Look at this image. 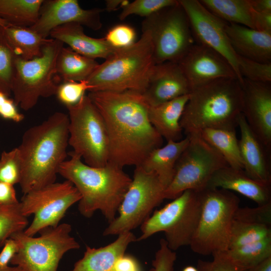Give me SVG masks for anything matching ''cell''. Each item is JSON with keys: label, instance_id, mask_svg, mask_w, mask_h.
<instances>
[{"label": "cell", "instance_id": "cell-1", "mask_svg": "<svg viewBox=\"0 0 271 271\" xmlns=\"http://www.w3.org/2000/svg\"><path fill=\"white\" fill-rule=\"evenodd\" d=\"M104 121L109 139V162L122 168L140 166L162 146L163 138L151 123L150 105L133 91L90 92L87 95Z\"/></svg>", "mask_w": 271, "mask_h": 271}, {"label": "cell", "instance_id": "cell-2", "mask_svg": "<svg viewBox=\"0 0 271 271\" xmlns=\"http://www.w3.org/2000/svg\"><path fill=\"white\" fill-rule=\"evenodd\" d=\"M68 125V114L56 112L23 134L17 148L22 165L19 184L24 194L55 182L67 155Z\"/></svg>", "mask_w": 271, "mask_h": 271}, {"label": "cell", "instance_id": "cell-3", "mask_svg": "<svg viewBox=\"0 0 271 271\" xmlns=\"http://www.w3.org/2000/svg\"><path fill=\"white\" fill-rule=\"evenodd\" d=\"M60 165L58 174L70 181L81 195L80 214L86 218L100 210L108 223L116 214L132 180L123 168L108 162L101 167L86 164L73 152Z\"/></svg>", "mask_w": 271, "mask_h": 271}, {"label": "cell", "instance_id": "cell-4", "mask_svg": "<svg viewBox=\"0 0 271 271\" xmlns=\"http://www.w3.org/2000/svg\"><path fill=\"white\" fill-rule=\"evenodd\" d=\"M242 88L236 78L215 80L193 89L180 125L186 136L208 128L235 129L242 113Z\"/></svg>", "mask_w": 271, "mask_h": 271}, {"label": "cell", "instance_id": "cell-5", "mask_svg": "<svg viewBox=\"0 0 271 271\" xmlns=\"http://www.w3.org/2000/svg\"><path fill=\"white\" fill-rule=\"evenodd\" d=\"M155 64L150 36L142 32L140 40L105 59L86 81L91 87L90 92L133 91L143 93Z\"/></svg>", "mask_w": 271, "mask_h": 271}, {"label": "cell", "instance_id": "cell-6", "mask_svg": "<svg viewBox=\"0 0 271 271\" xmlns=\"http://www.w3.org/2000/svg\"><path fill=\"white\" fill-rule=\"evenodd\" d=\"M198 192L201 209L191 248L201 255L226 251L240 199L233 192L220 188L207 187Z\"/></svg>", "mask_w": 271, "mask_h": 271}, {"label": "cell", "instance_id": "cell-7", "mask_svg": "<svg viewBox=\"0 0 271 271\" xmlns=\"http://www.w3.org/2000/svg\"><path fill=\"white\" fill-rule=\"evenodd\" d=\"M64 43L48 39L41 56L26 60L17 56L12 82V94L17 106L25 111L33 108L41 97L55 95L58 86L56 61Z\"/></svg>", "mask_w": 271, "mask_h": 271}, {"label": "cell", "instance_id": "cell-8", "mask_svg": "<svg viewBox=\"0 0 271 271\" xmlns=\"http://www.w3.org/2000/svg\"><path fill=\"white\" fill-rule=\"evenodd\" d=\"M201 209L198 191L187 190L159 210L155 211L141 225V235L137 241L145 240L163 232L168 247L175 251L190 245L197 228Z\"/></svg>", "mask_w": 271, "mask_h": 271}, {"label": "cell", "instance_id": "cell-9", "mask_svg": "<svg viewBox=\"0 0 271 271\" xmlns=\"http://www.w3.org/2000/svg\"><path fill=\"white\" fill-rule=\"evenodd\" d=\"M142 29L150 36L155 64L178 63L195 43L187 14L178 1L145 18Z\"/></svg>", "mask_w": 271, "mask_h": 271}, {"label": "cell", "instance_id": "cell-10", "mask_svg": "<svg viewBox=\"0 0 271 271\" xmlns=\"http://www.w3.org/2000/svg\"><path fill=\"white\" fill-rule=\"evenodd\" d=\"M68 145L73 152L91 167H101L109 161V142L100 113L88 95L76 105L67 107Z\"/></svg>", "mask_w": 271, "mask_h": 271}, {"label": "cell", "instance_id": "cell-11", "mask_svg": "<svg viewBox=\"0 0 271 271\" xmlns=\"http://www.w3.org/2000/svg\"><path fill=\"white\" fill-rule=\"evenodd\" d=\"M71 230L70 224L63 223L42 230L38 237L27 235L24 230L14 233L11 237L19 249L10 263L23 271H57L63 255L80 247Z\"/></svg>", "mask_w": 271, "mask_h": 271}, {"label": "cell", "instance_id": "cell-12", "mask_svg": "<svg viewBox=\"0 0 271 271\" xmlns=\"http://www.w3.org/2000/svg\"><path fill=\"white\" fill-rule=\"evenodd\" d=\"M188 137L189 143L176 163L173 178L165 191V199L172 200L187 190H203L216 171L228 166L198 133Z\"/></svg>", "mask_w": 271, "mask_h": 271}, {"label": "cell", "instance_id": "cell-13", "mask_svg": "<svg viewBox=\"0 0 271 271\" xmlns=\"http://www.w3.org/2000/svg\"><path fill=\"white\" fill-rule=\"evenodd\" d=\"M166 188L156 174L136 166L131 183L119 207V215L109 223L103 235H119L141 225L153 209L165 199Z\"/></svg>", "mask_w": 271, "mask_h": 271}, {"label": "cell", "instance_id": "cell-14", "mask_svg": "<svg viewBox=\"0 0 271 271\" xmlns=\"http://www.w3.org/2000/svg\"><path fill=\"white\" fill-rule=\"evenodd\" d=\"M80 199L77 189L68 180L54 182L24 194L20 201L22 213L26 217L34 215L25 233L34 236L46 228L57 226L68 209Z\"/></svg>", "mask_w": 271, "mask_h": 271}, {"label": "cell", "instance_id": "cell-15", "mask_svg": "<svg viewBox=\"0 0 271 271\" xmlns=\"http://www.w3.org/2000/svg\"><path fill=\"white\" fill-rule=\"evenodd\" d=\"M188 16L193 35L197 43L216 51L230 63L241 82L237 55L233 50L225 28L227 23L217 17L197 0H179Z\"/></svg>", "mask_w": 271, "mask_h": 271}, {"label": "cell", "instance_id": "cell-16", "mask_svg": "<svg viewBox=\"0 0 271 271\" xmlns=\"http://www.w3.org/2000/svg\"><path fill=\"white\" fill-rule=\"evenodd\" d=\"M103 11L99 8L83 9L77 0H44L38 18L30 28L44 39L54 28L68 23H77L97 31L102 27Z\"/></svg>", "mask_w": 271, "mask_h": 271}, {"label": "cell", "instance_id": "cell-17", "mask_svg": "<svg viewBox=\"0 0 271 271\" xmlns=\"http://www.w3.org/2000/svg\"><path fill=\"white\" fill-rule=\"evenodd\" d=\"M178 63L191 90L220 78L238 79L232 66L223 56L200 44L195 43Z\"/></svg>", "mask_w": 271, "mask_h": 271}, {"label": "cell", "instance_id": "cell-18", "mask_svg": "<svg viewBox=\"0 0 271 271\" xmlns=\"http://www.w3.org/2000/svg\"><path fill=\"white\" fill-rule=\"evenodd\" d=\"M243 80L242 113L252 131L271 149V83Z\"/></svg>", "mask_w": 271, "mask_h": 271}, {"label": "cell", "instance_id": "cell-19", "mask_svg": "<svg viewBox=\"0 0 271 271\" xmlns=\"http://www.w3.org/2000/svg\"><path fill=\"white\" fill-rule=\"evenodd\" d=\"M190 85L178 63L156 64L142 95L150 106H156L188 95Z\"/></svg>", "mask_w": 271, "mask_h": 271}, {"label": "cell", "instance_id": "cell-20", "mask_svg": "<svg viewBox=\"0 0 271 271\" xmlns=\"http://www.w3.org/2000/svg\"><path fill=\"white\" fill-rule=\"evenodd\" d=\"M237 127L240 133L238 143L243 171L255 180L271 184V149L252 131L242 113Z\"/></svg>", "mask_w": 271, "mask_h": 271}, {"label": "cell", "instance_id": "cell-21", "mask_svg": "<svg viewBox=\"0 0 271 271\" xmlns=\"http://www.w3.org/2000/svg\"><path fill=\"white\" fill-rule=\"evenodd\" d=\"M207 187L237 192L258 206L271 202V184L255 180L242 169L227 166L216 171Z\"/></svg>", "mask_w": 271, "mask_h": 271}, {"label": "cell", "instance_id": "cell-22", "mask_svg": "<svg viewBox=\"0 0 271 271\" xmlns=\"http://www.w3.org/2000/svg\"><path fill=\"white\" fill-rule=\"evenodd\" d=\"M225 31L237 55L260 63H271V33L228 23Z\"/></svg>", "mask_w": 271, "mask_h": 271}, {"label": "cell", "instance_id": "cell-23", "mask_svg": "<svg viewBox=\"0 0 271 271\" xmlns=\"http://www.w3.org/2000/svg\"><path fill=\"white\" fill-rule=\"evenodd\" d=\"M52 39L67 44L70 48L84 56L105 60L119 49L109 45L104 38H95L85 34L83 27L77 23H68L53 29L49 35Z\"/></svg>", "mask_w": 271, "mask_h": 271}, {"label": "cell", "instance_id": "cell-24", "mask_svg": "<svg viewBox=\"0 0 271 271\" xmlns=\"http://www.w3.org/2000/svg\"><path fill=\"white\" fill-rule=\"evenodd\" d=\"M137 239L130 231L119 234L116 240L106 246L99 248L87 246L83 257L70 271H114L116 261Z\"/></svg>", "mask_w": 271, "mask_h": 271}, {"label": "cell", "instance_id": "cell-25", "mask_svg": "<svg viewBox=\"0 0 271 271\" xmlns=\"http://www.w3.org/2000/svg\"><path fill=\"white\" fill-rule=\"evenodd\" d=\"M189 94L149 107L148 115L151 123L167 141H178L182 139L183 131L180 120Z\"/></svg>", "mask_w": 271, "mask_h": 271}, {"label": "cell", "instance_id": "cell-26", "mask_svg": "<svg viewBox=\"0 0 271 271\" xmlns=\"http://www.w3.org/2000/svg\"><path fill=\"white\" fill-rule=\"evenodd\" d=\"M189 142L188 136L178 141H167L164 146L150 152L140 166L146 172L156 174L167 188L173 178L176 163Z\"/></svg>", "mask_w": 271, "mask_h": 271}, {"label": "cell", "instance_id": "cell-27", "mask_svg": "<svg viewBox=\"0 0 271 271\" xmlns=\"http://www.w3.org/2000/svg\"><path fill=\"white\" fill-rule=\"evenodd\" d=\"M99 64L95 59L84 56L69 47L63 46L57 58V75L62 81L86 80Z\"/></svg>", "mask_w": 271, "mask_h": 271}, {"label": "cell", "instance_id": "cell-28", "mask_svg": "<svg viewBox=\"0 0 271 271\" xmlns=\"http://www.w3.org/2000/svg\"><path fill=\"white\" fill-rule=\"evenodd\" d=\"M201 4L228 24L254 29L253 10L249 0H201Z\"/></svg>", "mask_w": 271, "mask_h": 271}, {"label": "cell", "instance_id": "cell-29", "mask_svg": "<svg viewBox=\"0 0 271 271\" xmlns=\"http://www.w3.org/2000/svg\"><path fill=\"white\" fill-rule=\"evenodd\" d=\"M6 39L16 55L29 60L40 57L48 40L30 27L8 25L4 27Z\"/></svg>", "mask_w": 271, "mask_h": 271}, {"label": "cell", "instance_id": "cell-30", "mask_svg": "<svg viewBox=\"0 0 271 271\" xmlns=\"http://www.w3.org/2000/svg\"><path fill=\"white\" fill-rule=\"evenodd\" d=\"M198 134L222 156L228 166L243 170L235 129L208 128Z\"/></svg>", "mask_w": 271, "mask_h": 271}, {"label": "cell", "instance_id": "cell-31", "mask_svg": "<svg viewBox=\"0 0 271 271\" xmlns=\"http://www.w3.org/2000/svg\"><path fill=\"white\" fill-rule=\"evenodd\" d=\"M44 0H0V18L8 24L30 27L36 22Z\"/></svg>", "mask_w": 271, "mask_h": 271}, {"label": "cell", "instance_id": "cell-32", "mask_svg": "<svg viewBox=\"0 0 271 271\" xmlns=\"http://www.w3.org/2000/svg\"><path fill=\"white\" fill-rule=\"evenodd\" d=\"M226 251L237 265L246 270L271 256V237L230 249Z\"/></svg>", "mask_w": 271, "mask_h": 271}, {"label": "cell", "instance_id": "cell-33", "mask_svg": "<svg viewBox=\"0 0 271 271\" xmlns=\"http://www.w3.org/2000/svg\"><path fill=\"white\" fill-rule=\"evenodd\" d=\"M271 237L270 226L244 222L234 219L232 222L229 249Z\"/></svg>", "mask_w": 271, "mask_h": 271}, {"label": "cell", "instance_id": "cell-34", "mask_svg": "<svg viewBox=\"0 0 271 271\" xmlns=\"http://www.w3.org/2000/svg\"><path fill=\"white\" fill-rule=\"evenodd\" d=\"M28 225L27 217L22 212L21 203L0 204V246L14 233L24 231Z\"/></svg>", "mask_w": 271, "mask_h": 271}, {"label": "cell", "instance_id": "cell-35", "mask_svg": "<svg viewBox=\"0 0 271 271\" xmlns=\"http://www.w3.org/2000/svg\"><path fill=\"white\" fill-rule=\"evenodd\" d=\"M4 27L0 25V91L10 97L17 56L6 39Z\"/></svg>", "mask_w": 271, "mask_h": 271}, {"label": "cell", "instance_id": "cell-36", "mask_svg": "<svg viewBox=\"0 0 271 271\" xmlns=\"http://www.w3.org/2000/svg\"><path fill=\"white\" fill-rule=\"evenodd\" d=\"M22 175V161L17 147L3 152L0 158V182L14 186L20 184Z\"/></svg>", "mask_w": 271, "mask_h": 271}, {"label": "cell", "instance_id": "cell-37", "mask_svg": "<svg viewBox=\"0 0 271 271\" xmlns=\"http://www.w3.org/2000/svg\"><path fill=\"white\" fill-rule=\"evenodd\" d=\"M177 2L176 0H136L129 2L122 7L119 19L122 21L133 15L145 18L166 7L176 4Z\"/></svg>", "mask_w": 271, "mask_h": 271}, {"label": "cell", "instance_id": "cell-38", "mask_svg": "<svg viewBox=\"0 0 271 271\" xmlns=\"http://www.w3.org/2000/svg\"><path fill=\"white\" fill-rule=\"evenodd\" d=\"M239 73L243 79L271 83V63H264L237 55Z\"/></svg>", "mask_w": 271, "mask_h": 271}, {"label": "cell", "instance_id": "cell-39", "mask_svg": "<svg viewBox=\"0 0 271 271\" xmlns=\"http://www.w3.org/2000/svg\"><path fill=\"white\" fill-rule=\"evenodd\" d=\"M91 87L86 80L64 81L59 84L55 95L58 100L66 107L77 104Z\"/></svg>", "mask_w": 271, "mask_h": 271}, {"label": "cell", "instance_id": "cell-40", "mask_svg": "<svg viewBox=\"0 0 271 271\" xmlns=\"http://www.w3.org/2000/svg\"><path fill=\"white\" fill-rule=\"evenodd\" d=\"M136 32L132 27L119 24L109 30L104 38L113 48L122 49L134 44L136 42Z\"/></svg>", "mask_w": 271, "mask_h": 271}, {"label": "cell", "instance_id": "cell-41", "mask_svg": "<svg viewBox=\"0 0 271 271\" xmlns=\"http://www.w3.org/2000/svg\"><path fill=\"white\" fill-rule=\"evenodd\" d=\"M234 219L252 223L271 225V202L255 208H238Z\"/></svg>", "mask_w": 271, "mask_h": 271}, {"label": "cell", "instance_id": "cell-42", "mask_svg": "<svg viewBox=\"0 0 271 271\" xmlns=\"http://www.w3.org/2000/svg\"><path fill=\"white\" fill-rule=\"evenodd\" d=\"M211 261L199 259L197 262L198 271H244L228 255L227 251H219L212 254Z\"/></svg>", "mask_w": 271, "mask_h": 271}, {"label": "cell", "instance_id": "cell-43", "mask_svg": "<svg viewBox=\"0 0 271 271\" xmlns=\"http://www.w3.org/2000/svg\"><path fill=\"white\" fill-rule=\"evenodd\" d=\"M176 258V253L168 247L165 239L162 238L150 271H173Z\"/></svg>", "mask_w": 271, "mask_h": 271}, {"label": "cell", "instance_id": "cell-44", "mask_svg": "<svg viewBox=\"0 0 271 271\" xmlns=\"http://www.w3.org/2000/svg\"><path fill=\"white\" fill-rule=\"evenodd\" d=\"M13 99L0 91V116L16 122L22 121L24 116L18 110Z\"/></svg>", "mask_w": 271, "mask_h": 271}, {"label": "cell", "instance_id": "cell-45", "mask_svg": "<svg viewBox=\"0 0 271 271\" xmlns=\"http://www.w3.org/2000/svg\"><path fill=\"white\" fill-rule=\"evenodd\" d=\"M3 246L0 252V267L8 266L19 249L17 241L12 237L7 239Z\"/></svg>", "mask_w": 271, "mask_h": 271}, {"label": "cell", "instance_id": "cell-46", "mask_svg": "<svg viewBox=\"0 0 271 271\" xmlns=\"http://www.w3.org/2000/svg\"><path fill=\"white\" fill-rule=\"evenodd\" d=\"M19 202L14 185L0 182V204L11 205Z\"/></svg>", "mask_w": 271, "mask_h": 271}, {"label": "cell", "instance_id": "cell-47", "mask_svg": "<svg viewBox=\"0 0 271 271\" xmlns=\"http://www.w3.org/2000/svg\"><path fill=\"white\" fill-rule=\"evenodd\" d=\"M114 271H141L137 260L133 256L124 254L116 262Z\"/></svg>", "mask_w": 271, "mask_h": 271}, {"label": "cell", "instance_id": "cell-48", "mask_svg": "<svg viewBox=\"0 0 271 271\" xmlns=\"http://www.w3.org/2000/svg\"><path fill=\"white\" fill-rule=\"evenodd\" d=\"M254 30L271 33V12L259 13L254 11Z\"/></svg>", "mask_w": 271, "mask_h": 271}, {"label": "cell", "instance_id": "cell-49", "mask_svg": "<svg viewBox=\"0 0 271 271\" xmlns=\"http://www.w3.org/2000/svg\"><path fill=\"white\" fill-rule=\"evenodd\" d=\"M253 10L259 13L271 12V0H249Z\"/></svg>", "mask_w": 271, "mask_h": 271}, {"label": "cell", "instance_id": "cell-50", "mask_svg": "<svg viewBox=\"0 0 271 271\" xmlns=\"http://www.w3.org/2000/svg\"><path fill=\"white\" fill-rule=\"evenodd\" d=\"M129 2L127 0H107L105 2V10L107 12L115 11L118 8H122Z\"/></svg>", "mask_w": 271, "mask_h": 271}, {"label": "cell", "instance_id": "cell-51", "mask_svg": "<svg viewBox=\"0 0 271 271\" xmlns=\"http://www.w3.org/2000/svg\"><path fill=\"white\" fill-rule=\"evenodd\" d=\"M244 271H271V256L257 265Z\"/></svg>", "mask_w": 271, "mask_h": 271}, {"label": "cell", "instance_id": "cell-52", "mask_svg": "<svg viewBox=\"0 0 271 271\" xmlns=\"http://www.w3.org/2000/svg\"><path fill=\"white\" fill-rule=\"evenodd\" d=\"M0 271H23L22 269L18 266H11L8 265L4 267H0Z\"/></svg>", "mask_w": 271, "mask_h": 271}, {"label": "cell", "instance_id": "cell-53", "mask_svg": "<svg viewBox=\"0 0 271 271\" xmlns=\"http://www.w3.org/2000/svg\"><path fill=\"white\" fill-rule=\"evenodd\" d=\"M182 271H198L197 267L192 266L188 265L185 267Z\"/></svg>", "mask_w": 271, "mask_h": 271}, {"label": "cell", "instance_id": "cell-54", "mask_svg": "<svg viewBox=\"0 0 271 271\" xmlns=\"http://www.w3.org/2000/svg\"><path fill=\"white\" fill-rule=\"evenodd\" d=\"M0 25L4 27H6L8 26V24L6 23L5 21H4L3 19L0 18Z\"/></svg>", "mask_w": 271, "mask_h": 271}]
</instances>
